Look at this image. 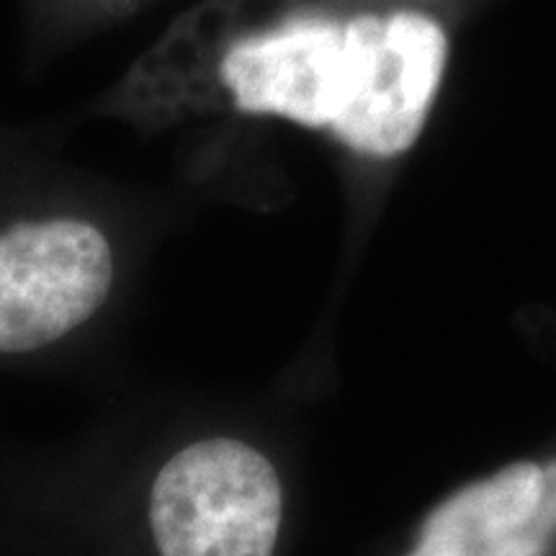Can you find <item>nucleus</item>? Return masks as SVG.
I'll return each instance as SVG.
<instances>
[{"mask_svg":"<svg viewBox=\"0 0 556 556\" xmlns=\"http://www.w3.org/2000/svg\"><path fill=\"white\" fill-rule=\"evenodd\" d=\"M433 13L343 9L336 0H212L142 60L150 86L250 116L330 131L389 160L426 129L448 65Z\"/></svg>","mask_w":556,"mask_h":556,"instance_id":"nucleus-1","label":"nucleus"},{"mask_svg":"<svg viewBox=\"0 0 556 556\" xmlns=\"http://www.w3.org/2000/svg\"><path fill=\"white\" fill-rule=\"evenodd\" d=\"M281 513L274 464L235 438H206L178 451L150 495L160 556H274Z\"/></svg>","mask_w":556,"mask_h":556,"instance_id":"nucleus-2","label":"nucleus"},{"mask_svg":"<svg viewBox=\"0 0 556 556\" xmlns=\"http://www.w3.org/2000/svg\"><path fill=\"white\" fill-rule=\"evenodd\" d=\"M114 255L80 219L24 222L0 232V353H29L80 328L106 302Z\"/></svg>","mask_w":556,"mask_h":556,"instance_id":"nucleus-3","label":"nucleus"},{"mask_svg":"<svg viewBox=\"0 0 556 556\" xmlns=\"http://www.w3.org/2000/svg\"><path fill=\"white\" fill-rule=\"evenodd\" d=\"M541 500L544 469L513 464L438 505L409 556H544L556 526Z\"/></svg>","mask_w":556,"mask_h":556,"instance_id":"nucleus-4","label":"nucleus"},{"mask_svg":"<svg viewBox=\"0 0 556 556\" xmlns=\"http://www.w3.org/2000/svg\"><path fill=\"white\" fill-rule=\"evenodd\" d=\"M544 510L546 516L554 520L556 526V462L548 464V467H544Z\"/></svg>","mask_w":556,"mask_h":556,"instance_id":"nucleus-5","label":"nucleus"}]
</instances>
